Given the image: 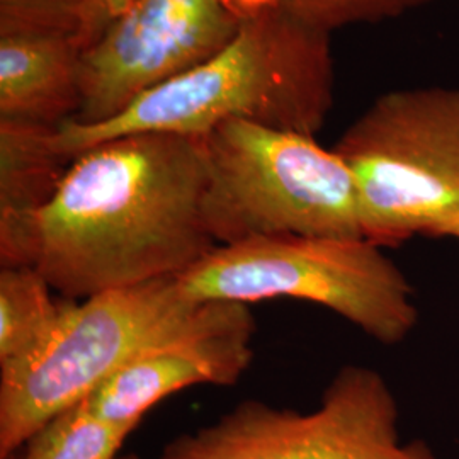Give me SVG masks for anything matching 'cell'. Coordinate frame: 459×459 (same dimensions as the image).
<instances>
[{
    "label": "cell",
    "mask_w": 459,
    "mask_h": 459,
    "mask_svg": "<svg viewBox=\"0 0 459 459\" xmlns=\"http://www.w3.org/2000/svg\"><path fill=\"white\" fill-rule=\"evenodd\" d=\"M248 305L204 301L179 330L143 349L89 400L102 419L134 430L159 402L196 385L233 386L254 359Z\"/></svg>",
    "instance_id": "obj_9"
},
{
    "label": "cell",
    "mask_w": 459,
    "mask_h": 459,
    "mask_svg": "<svg viewBox=\"0 0 459 459\" xmlns=\"http://www.w3.org/2000/svg\"><path fill=\"white\" fill-rule=\"evenodd\" d=\"M451 238H456V240H459V227H458V229L455 230V231H453V235H451Z\"/></svg>",
    "instance_id": "obj_18"
},
{
    "label": "cell",
    "mask_w": 459,
    "mask_h": 459,
    "mask_svg": "<svg viewBox=\"0 0 459 459\" xmlns=\"http://www.w3.org/2000/svg\"><path fill=\"white\" fill-rule=\"evenodd\" d=\"M91 0H0V34H77Z\"/></svg>",
    "instance_id": "obj_15"
},
{
    "label": "cell",
    "mask_w": 459,
    "mask_h": 459,
    "mask_svg": "<svg viewBox=\"0 0 459 459\" xmlns=\"http://www.w3.org/2000/svg\"><path fill=\"white\" fill-rule=\"evenodd\" d=\"M119 459H145V458H142V456H138V455H125V456H119Z\"/></svg>",
    "instance_id": "obj_17"
},
{
    "label": "cell",
    "mask_w": 459,
    "mask_h": 459,
    "mask_svg": "<svg viewBox=\"0 0 459 459\" xmlns=\"http://www.w3.org/2000/svg\"><path fill=\"white\" fill-rule=\"evenodd\" d=\"M132 432L102 419L83 400L41 427L19 459H119Z\"/></svg>",
    "instance_id": "obj_13"
},
{
    "label": "cell",
    "mask_w": 459,
    "mask_h": 459,
    "mask_svg": "<svg viewBox=\"0 0 459 459\" xmlns=\"http://www.w3.org/2000/svg\"><path fill=\"white\" fill-rule=\"evenodd\" d=\"M132 0H91L83 11L79 30H77V41L81 48L85 49L91 43H94L99 34L106 30V26L115 19Z\"/></svg>",
    "instance_id": "obj_16"
},
{
    "label": "cell",
    "mask_w": 459,
    "mask_h": 459,
    "mask_svg": "<svg viewBox=\"0 0 459 459\" xmlns=\"http://www.w3.org/2000/svg\"><path fill=\"white\" fill-rule=\"evenodd\" d=\"M197 307L178 278L68 299L45 341L0 368V459L91 398L143 349L179 330Z\"/></svg>",
    "instance_id": "obj_5"
},
{
    "label": "cell",
    "mask_w": 459,
    "mask_h": 459,
    "mask_svg": "<svg viewBox=\"0 0 459 459\" xmlns=\"http://www.w3.org/2000/svg\"><path fill=\"white\" fill-rule=\"evenodd\" d=\"M56 128L0 119V221L39 212L64 181L74 159L56 147Z\"/></svg>",
    "instance_id": "obj_11"
},
{
    "label": "cell",
    "mask_w": 459,
    "mask_h": 459,
    "mask_svg": "<svg viewBox=\"0 0 459 459\" xmlns=\"http://www.w3.org/2000/svg\"><path fill=\"white\" fill-rule=\"evenodd\" d=\"M203 143L204 216L218 246L286 235L364 238L354 178L315 136L229 119Z\"/></svg>",
    "instance_id": "obj_3"
},
{
    "label": "cell",
    "mask_w": 459,
    "mask_h": 459,
    "mask_svg": "<svg viewBox=\"0 0 459 459\" xmlns=\"http://www.w3.org/2000/svg\"><path fill=\"white\" fill-rule=\"evenodd\" d=\"M48 281L30 265L0 271V368L17 361L41 344L70 298H55Z\"/></svg>",
    "instance_id": "obj_12"
},
{
    "label": "cell",
    "mask_w": 459,
    "mask_h": 459,
    "mask_svg": "<svg viewBox=\"0 0 459 459\" xmlns=\"http://www.w3.org/2000/svg\"><path fill=\"white\" fill-rule=\"evenodd\" d=\"M74 33L0 34V119L60 126L82 108Z\"/></svg>",
    "instance_id": "obj_10"
},
{
    "label": "cell",
    "mask_w": 459,
    "mask_h": 459,
    "mask_svg": "<svg viewBox=\"0 0 459 459\" xmlns=\"http://www.w3.org/2000/svg\"><path fill=\"white\" fill-rule=\"evenodd\" d=\"M178 282L196 303H316L385 345L403 342L419 320L409 279L366 238L286 235L218 246Z\"/></svg>",
    "instance_id": "obj_6"
},
{
    "label": "cell",
    "mask_w": 459,
    "mask_h": 459,
    "mask_svg": "<svg viewBox=\"0 0 459 459\" xmlns=\"http://www.w3.org/2000/svg\"><path fill=\"white\" fill-rule=\"evenodd\" d=\"M330 34L278 7L248 13L237 36L204 64L136 99L98 125L65 121L55 143L75 159L136 133L204 136L229 119L315 136L333 106Z\"/></svg>",
    "instance_id": "obj_2"
},
{
    "label": "cell",
    "mask_w": 459,
    "mask_h": 459,
    "mask_svg": "<svg viewBox=\"0 0 459 459\" xmlns=\"http://www.w3.org/2000/svg\"><path fill=\"white\" fill-rule=\"evenodd\" d=\"M333 150L349 167L362 235L377 247L459 227V89L381 94Z\"/></svg>",
    "instance_id": "obj_4"
},
{
    "label": "cell",
    "mask_w": 459,
    "mask_h": 459,
    "mask_svg": "<svg viewBox=\"0 0 459 459\" xmlns=\"http://www.w3.org/2000/svg\"><path fill=\"white\" fill-rule=\"evenodd\" d=\"M159 459H434L400 443L398 405L373 368L337 371L312 411L244 400L208 426L169 441Z\"/></svg>",
    "instance_id": "obj_7"
},
{
    "label": "cell",
    "mask_w": 459,
    "mask_h": 459,
    "mask_svg": "<svg viewBox=\"0 0 459 459\" xmlns=\"http://www.w3.org/2000/svg\"><path fill=\"white\" fill-rule=\"evenodd\" d=\"M203 136L136 133L79 153L48 203L0 221L2 265L70 299L179 278L218 247L204 216Z\"/></svg>",
    "instance_id": "obj_1"
},
{
    "label": "cell",
    "mask_w": 459,
    "mask_h": 459,
    "mask_svg": "<svg viewBox=\"0 0 459 459\" xmlns=\"http://www.w3.org/2000/svg\"><path fill=\"white\" fill-rule=\"evenodd\" d=\"M246 17L237 0H132L82 49V108L72 121L98 125L123 113L220 53Z\"/></svg>",
    "instance_id": "obj_8"
},
{
    "label": "cell",
    "mask_w": 459,
    "mask_h": 459,
    "mask_svg": "<svg viewBox=\"0 0 459 459\" xmlns=\"http://www.w3.org/2000/svg\"><path fill=\"white\" fill-rule=\"evenodd\" d=\"M248 14L261 7H278L286 14L332 34L354 24L381 22L403 16L413 9L424 7L432 0H237Z\"/></svg>",
    "instance_id": "obj_14"
}]
</instances>
